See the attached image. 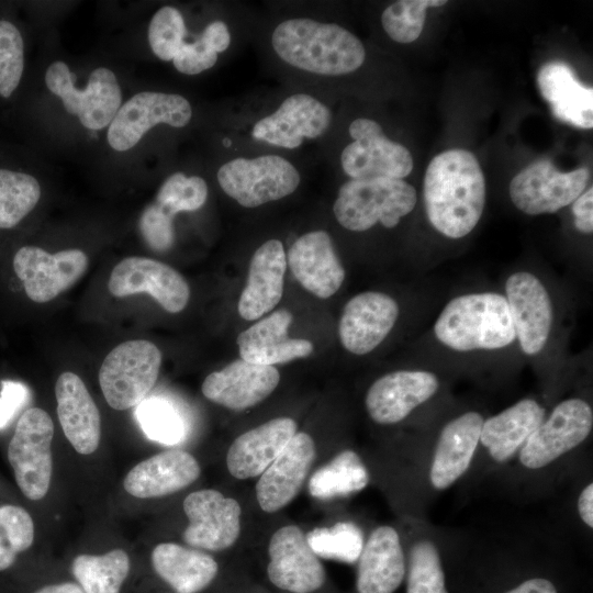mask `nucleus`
I'll list each match as a JSON object with an SVG mask.
<instances>
[{
	"label": "nucleus",
	"mask_w": 593,
	"mask_h": 593,
	"mask_svg": "<svg viewBox=\"0 0 593 593\" xmlns=\"http://www.w3.org/2000/svg\"><path fill=\"white\" fill-rule=\"evenodd\" d=\"M280 381L273 366L236 359L210 373L202 383L203 395L231 410H245L268 398Z\"/></svg>",
	"instance_id": "412c9836"
},
{
	"label": "nucleus",
	"mask_w": 593,
	"mask_h": 593,
	"mask_svg": "<svg viewBox=\"0 0 593 593\" xmlns=\"http://www.w3.org/2000/svg\"><path fill=\"white\" fill-rule=\"evenodd\" d=\"M41 197L37 180L27 174L0 169V228L19 224Z\"/></svg>",
	"instance_id": "c9c22d12"
},
{
	"label": "nucleus",
	"mask_w": 593,
	"mask_h": 593,
	"mask_svg": "<svg viewBox=\"0 0 593 593\" xmlns=\"http://www.w3.org/2000/svg\"><path fill=\"white\" fill-rule=\"evenodd\" d=\"M287 262L300 284L320 299L334 295L345 280V269L325 231L300 236L291 245Z\"/></svg>",
	"instance_id": "5701e85b"
},
{
	"label": "nucleus",
	"mask_w": 593,
	"mask_h": 593,
	"mask_svg": "<svg viewBox=\"0 0 593 593\" xmlns=\"http://www.w3.org/2000/svg\"><path fill=\"white\" fill-rule=\"evenodd\" d=\"M483 421L480 413L470 411L444 426L429 471L435 489L450 486L466 472L480 441Z\"/></svg>",
	"instance_id": "c85d7f7f"
},
{
	"label": "nucleus",
	"mask_w": 593,
	"mask_h": 593,
	"mask_svg": "<svg viewBox=\"0 0 593 593\" xmlns=\"http://www.w3.org/2000/svg\"><path fill=\"white\" fill-rule=\"evenodd\" d=\"M31 399L29 387L22 382L3 380L0 391V429L5 428Z\"/></svg>",
	"instance_id": "de8ad7c7"
},
{
	"label": "nucleus",
	"mask_w": 593,
	"mask_h": 593,
	"mask_svg": "<svg viewBox=\"0 0 593 593\" xmlns=\"http://www.w3.org/2000/svg\"><path fill=\"white\" fill-rule=\"evenodd\" d=\"M156 573L178 593H197L206 588L217 573V563L202 551L174 542L157 545L152 552Z\"/></svg>",
	"instance_id": "473e14b6"
},
{
	"label": "nucleus",
	"mask_w": 593,
	"mask_h": 593,
	"mask_svg": "<svg viewBox=\"0 0 593 593\" xmlns=\"http://www.w3.org/2000/svg\"><path fill=\"white\" fill-rule=\"evenodd\" d=\"M217 53L201 37L193 43H183L172 58L176 69L184 75H197L215 65Z\"/></svg>",
	"instance_id": "49530a36"
},
{
	"label": "nucleus",
	"mask_w": 593,
	"mask_h": 593,
	"mask_svg": "<svg viewBox=\"0 0 593 593\" xmlns=\"http://www.w3.org/2000/svg\"><path fill=\"white\" fill-rule=\"evenodd\" d=\"M506 593H557L555 585L547 579L534 578L524 581Z\"/></svg>",
	"instance_id": "3c124183"
},
{
	"label": "nucleus",
	"mask_w": 593,
	"mask_h": 593,
	"mask_svg": "<svg viewBox=\"0 0 593 593\" xmlns=\"http://www.w3.org/2000/svg\"><path fill=\"white\" fill-rule=\"evenodd\" d=\"M399 314V304L389 294L366 291L353 296L338 324L342 345L354 355L369 354L387 338Z\"/></svg>",
	"instance_id": "a211bd4d"
},
{
	"label": "nucleus",
	"mask_w": 593,
	"mask_h": 593,
	"mask_svg": "<svg viewBox=\"0 0 593 593\" xmlns=\"http://www.w3.org/2000/svg\"><path fill=\"white\" fill-rule=\"evenodd\" d=\"M575 228L583 234L593 232V189L583 191L572 203Z\"/></svg>",
	"instance_id": "09e8293b"
},
{
	"label": "nucleus",
	"mask_w": 593,
	"mask_h": 593,
	"mask_svg": "<svg viewBox=\"0 0 593 593\" xmlns=\"http://www.w3.org/2000/svg\"><path fill=\"white\" fill-rule=\"evenodd\" d=\"M200 37L217 54L225 52L231 44V34L223 21L211 22Z\"/></svg>",
	"instance_id": "8fccbe9b"
},
{
	"label": "nucleus",
	"mask_w": 593,
	"mask_h": 593,
	"mask_svg": "<svg viewBox=\"0 0 593 593\" xmlns=\"http://www.w3.org/2000/svg\"><path fill=\"white\" fill-rule=\"evenodd\" d=\"M406 593H448L439 553L428 540L416 542L410 551Z\"/></svg>",
	"instance_id": "79ce46f5"
},
{
	"label": "nucleus",
	"mask_w": 593,
	"mask_h": 593,
	"mask_svg": "<svg viewBox=\"0 0 593 593\" xmlns=\"http://www.w3.org/2000/svg\"><path fill=\"white\" fill-rule=\"evenodd\" d=\"M208 192L203 178L176 172L161 184L154 202L165 213L175 217L179 212L199 210L205 203Z\"/></svg>",
	"instance_id": "a19ab883"
},
{
	"label": "nucleus",
	"mask_w": 593,
	"mask_h": 593,
	"mask_svg": "<svg viewBox=\"0 0 593 593\" xmlns=\"http://www.w3.org/2000/svg\"><path fill=\"white\" fill-rule=\"evenodd\" d=\"M222 190L244 208H257L293 193L300 184L298 169L278 155L238 157L216 174Z\"/></svg>",
	"instance_id": "423d86ee"
},
{
	"label": "nucleus",
	"mask_w": 593,
	"mask_h": 593,
	"mask_svg": "<svg viewBox=\"0 0 593 593\" xmlns=\"http://www.w3.org/2000/svg\"><path fill=\"white\" fill-rule=\"evenodd\" d=\"M445 347L460 353L497 350L516 340L507 301L496 292H473L451 299L434 324Z\"/></svg>",
	"instance_id": "7ed1b4c3"
},
{
	"label": "nucleus",
	"mask_w": 593,
	"mask_h": 593,
	"mask_svg": "<svg viewBox=\"0 0 593 593\" xmlns=\"http://www.w3.org/2000/svg\"><path fill=\"white\" fill-rule=\"evenodd\" d=\"M537 85L558 120L575 127L592 128L593 89L580 83L568 64L555 60L542 65Z\"/></svg>",
	"instance_id": "7c9ffc66"
},
{
	"label": "nucleus",
	"mask_w": 593,
	"mask_h": 593,
	"mask_svg": "<svg viewBox=\"0 0 593 593\" xmlns=\"http://www.w3.org/2000/svg\"><path fill=\"white\" fill-rule=\"evenodd\" d=\"M348 131L354 141L343 149L340 164L351 179H403L411 174L410 150L389 139L378 122L359 118L350 123Z\"/></svg>",
	"instance_id": "1a4fd4ad"
},
{
	"label": "nucleus",
	"mask_w": 593,
	"mask_h": 593,
	"mask_svg": "<svg viewBox=\"0 0 593 593\" xmlns=\"http://www.w3.org/2000/svg\"><path fill=\"white\" fill-rule=\"evenodd\" d=\"M34 593H85L82 588L72 582H64L43 586Z\"/></svg>",
	"instance_id": "864d4df0"
},
{
	"label": "nucleus",
	"mask_w": 593,
	"mask_h": 593,
	"mask_svg": "<svg viewBox=\"0 0 593 593\" xmlns=\"http://www.w3.org/2000/svg\"><path fill=\"white\" fill-rule=\"evenodd\" d=\"M45 82L51 92L61 99L66 111L77 115L87 128L101 130L110 125L120 109L121 89L115 75L108 68L94 69L87 87L78 89L68 66L55 61L46 70Z\"/></svg>",
	"instance_id": "6e6552de"
},
{
	"label": "nucleus",
	"mask_w": 593,
	"mask_h": 593,
	"mask_svg": "<svg viewBox=\"0 0 593 593\" xmlns=\"http://www.w3.org/2000/svg\"><path fill=\"white\" fill-rule=\"evenodd\" d=\"M445 0H401L396 1L382 13L381 23L387 34L395 42L407 44L421 35L426 9L446 4Z\"/></svg>",
	"instance_id": "58836bf2"
},
{
	"label": "nucleus",
	"mask_w": 593,
	"mask_h": 593,
	"mask_svg": "<svg viewBox=\"0 0 593 593\" xmlns=\"http://www.w3.org/2000/svg\"><path fill=\"white\" fill-rule=\"evenodd\" d=\"M135 417L144 434L164 445H177L183 440L186 427L175 406L159 396L145 398L136 405Z\"/></svg>",
	"instance_id": "e433bc0d"
},
{
	"label": "nucleus",
	"mask_w": 593,
	"mask_h": 593,
	"mask_svg": "<svg viewBox=\"0 0 593 593\" xmlns=\"http://www.w3.org/2000/svg\"><path fill=\"white\" fill-rule=\"evenodd\" d=\"M88 257L80 249L56 254L35 246L20 248L13 258V269L23 282L26 295L34 302L53 300L75 284L86 272Z\"/></svg>",
	"instance_id": "4468645a"
},
{
	"label": "nucleus",
	"mask_w": 593,
	"mask_h": 593,
	"mask_svg": "<svg viewBox=\"0 0 593 593\" xmlns=\"http://www.w3.org/2000/svg\"><path fill=\"white\" fill-rule=\"evenodd\" d=\"M161 353L145 339L127 340L113 348L99 370L107 403L123 411L141 403L157 381Z\"/></svg>",
	"instance_id": "39448f33"
},
{
	"label": "nucleus",
	"mask_w": 593,
	"mask_h": 593,
	"mask_svg": "<svg viewBox=\"0 0 593 593\" xmlns=\"http://www.w3.org/2000/svg\"><path fill=\"white\" fill-rule=\"evenodd\" d=\"M295 433L296 423L292 418L277 417L242 434L227 451L230 473L237 479L261 474Z\"/></svg>",
	"instance_id": "bb28decb"
},
{
	"label": "nucleus",
	"mask_w": 593,
	"mask_h": 593,
	"mask_svg": "<svg viewBox=\"0 0 593 593\" xmlns=\"http://www.w3.org/2000/svg\"><path fill=\"white\" fill-rule=\"evenodd\" d=\"M183 511L189 525L182 538L189 546L216 551L237 540L242 508L236 500L216 490H200L184 499Z\"/></svg>",
	"instance_id": "dca6fc26"
},
{
	"label": "nucleus",
	"mask_w": 593,
	"mask_h": 593,
	"mask_svg": "<svg viewBox=\"0 0 593 593\" xmlns=\"http://www.w3.org/2000/svg\"><path fill=\"white\" fill-rule=\"evenodd\" d=\"M275 53L284 63L316 75L340 76L365 61L360 40L336 23L295 18L279 23L271 34Z\"/></svg>",
	"instance_id": "f03ea898"
},
{
	"label": "nucleus",
	"mask_w": 593,
	"mask_h": 593,
	"mask_svg": "<svg viewBox=\"0 0 593 593\" xmlns=\"http://www.w3.org/2000/svg\"><path fill=\"white\" fill-rule=\"evenodd\" d=\"M128 572L130 558L122 549L80 555L72 562V574L85 593H120Z\"/></svg>",
	"instance_id": "f704fd0d"
},
{
	"label": "nucleus",
	"mask_w": 593,
	"mask_h": 593,
	"mask_svg": "<svg viewBox=\"0 0 593 593\" xmlns=\"http://www.w3.org/2000/svg\"><path fill=\"white\" fill-rule=\"evenodd\" d=\"M589 177L586 168L562 172L550 160H537L512 179L510 198L528 215L555 213L585 190Z\"/></svg>",
	"instance_id": "9d476101"
},
{
	"label": "nucleus",
	"mask_w": 593,
	"mask_h": 593,
	"mask_svg": "<svg viewBox=\"0 0 593 593\" xmlns=\"http://www.w3.org/2000/svg\"><path fill=\"white\" fill-rule=\"evenodd\" d=\"M593 412L588 402L572 398L557 404L521 448L529 469L542 468L580 445L591 433Z\"/></svg>",
	"instance_id": "9b49d317"
},
{
	"label": "nucleus",
	"mask_w": 593,
	"mask_h": 593,
	"mask_svg": "<svg viewBox=\"0 0 593 593\" xmlns=\"http://www.w3.org/2000/svg\"><path fill=\"white\" fill-rule=\"evenodd\" d=\"M199 474V463L191 454L172 449L137 463L126 474L123 485L135 497H158L188 486Z\"/></svg>",
	"instance_id": "cd10ccee"
},
{
	"label": "nucleus",
	"mask_w": 593,
	"mask_h": 593,
	"mask_svg": "<svg viewBox=\"0 0 593 593\" xmlns=\"http://www.w3.org/2000/svg\"><path fill=\"white\" fill-rule=\"evenodd\" d=\"M516 339L528 356L538 355L546 346L553 323L550 294L541 280L529 271H516L505 282Z\"/></svg>",
	"instance_id": "ddd939ff"
},
{
	"label": "nucleus",
	"mask_w": 593,
	"mask_h": 593,
	"mask_svg": "<svg viewBox=\"0 0 593 593\" xmlns=\"http://www.w3.org/2000/svg\"><path fill=\"white\" fill-rule=\"evenodd\" d=\"M34 524L20 506H0V572L9 569L20 552L32 546Z\"/></svg>",
	"instance_id": "ea45409f"
},
{
	"label": "nucleus",
	"mask_w": 593,
	"mask_h": 593,
	"mask_svg": "<svg viewBox=\"0 0 593 593\" xmlns=\"http://www.w3.org/2000/svg\"><path fill=\"white\" fill-rule=\"evenodd\" d=\"M53 436L54 424L51 416L42 409L32 407L19 418L9 443L8 459L15 481L30 500L43 499L49 489Z\"/></svg>",
	"instance_id": "0eeeda50"
},
{
	"label": "nucleus",
	"mask_w": 593,
	"mask_h": 593,
	"mask_svg": "<svg viewBox=\"0 0 593 593\" xmlns=\"http://www.w3.org/2000/svg\"><path fill=\"white\" fill-rule=\"evenodd\" d=\"M416 201L415 188L403 179H351L339 188L333 212L348 231L365 232L378 222L393 228Z\"/></svg>",
	"instance_id": "20e7f679"
},
{
	"label": "nucleus",
	"mask_w": 593,
	"mask_h": 593,
	"mask_svg": "<svg viewBox=\"0 0 593 593\" xmlns=\"http://www.w3.org/2000/svg\"><path fill=\"white\" fill-rule=\"evenodd\" d=\"M55 395L66 438L77 452H94L101 435L100 413L83 381L74 372H63L56 381Z\"/></svg>",
	"instance_id": "a878e982"
},
{
	"label": "nucleus",
	"mask_w": 593,
	"mask_h": 593,
	"mask_svg": "<svg viewBox=\"0 0 593 593\" xmlns=\"http://www.w3.org/2000/svg\"><path fill=\"white\" fill-rule=\"evenodd\" d=\"M437 376L426 370H398L377 379L367 391L365 404L378 424L403 421L438 390Z\"/></svg>",
	"instance_id": "aec40b11"
},
{
	"label": "nucleus",
	"mask_w": 593,
	"mask_h": 593,
	"mask_svg": "<svg viewBox=\"0 0 593 593\" xmlns=\"http://www.w3.org/2000/svg\"><path fill=\"white\" fill-rule=\"evenodd\" d=\"M368 482V471L359 456L344 450L313 473L309 491L314 497L331 499L360 491Z\"/></svg>",
	"instance_id": "72a5a7b5"
},
{
	"label": "nucleus",
	"mask_w": 593,
	"mask_h": 593,
	"mask_svg": "<svg viewBox=\"0 0 593 593\" xmlns=\"http://www.w3.org/2000/svg\"><path fill=\"white\" fill-rule=\"evenodd\" d=\"M287 256L278 239H269L254 253L237 310L246 321H256L270 312L283 294Z\"/></svg>",
	"instance_id": "393cba45"
},
{
	"label": "nucleus",
	"mask_w": 593,
	"mask_h": 593,
	"mask_svg": "<svg viewBox=\"0 0 593 593\" xmlns=\"http://www.w3.org/2000/svg\"><path fill=\"white\" fill-rule=\"evenodd\" d=\"M305 537L316 556L347 563L357 561L363 547L360 528L350 522L314 528Z\"/></svg>",
	"instance_id": "4c0bfd02"
},
{
	"label": "nucleus",
	"mask_w": 593,
	"mask_h": 593,
	"mask_svg": "<svg viewBox=\"0 0 593 593\" xmlns=\"http://www.w3.org/2000/svg\"><path fill=\"white\" fill-rule=\"evenodd\" d=\"M578 510L582 521L593 527V484L590 483L581 492L578 501Z\"/></svg>",
	"instance_id": "603ef678"
},
{
	"label": "nucleus",
	"mask_w": 593,
	"mask_h": 593,
	"mask_svg": "<svg viewBox=\"0 0 593 593\" xmlns=\"http://www.w3.org/2000/svg\"><path fill=\"white\" fill-rule=\"evenodd\" d=\"M192 116L189 101L176 93L144 91L133 96L109 125V145L124 152L134 147L157 124L183 127Z\"/></svg>",
	"instance_id": "f8f14e48"
},
{
	"label": "nucleus",
	"mask_w": 593,
	"mask_h": 593,
	"mask_svg": "<svg viewBox=\"0 0 593 593\" xmlns=\"http://www.w3.org/2000/svg\"><path fill=\"white\" fill-rule=\"evenodd\" d=\"M269 580L293 593H311L325 581V571L303 532L294 525L279 528L269 542Z\"/></svg>",
	"instance_id": "6ab92c4d"
},
{
	"label": "nucleus",
	"mask_w": 593,
	"mask_h": 593,
	"mask_svg": "<svg viewBox=\"0 0 593 593\" xmlns=\"http://www.w3.org/2000/svg\"><path fill=\"white\" fill-rule=\"evenodd\" d=\"M23 40L20 31L8 21H0V96L9 98L23 72Z\"/></svg>",
	"instance_id": "c03bdc74"
},
{
	"label": "nucleus",
	"mask_w": 593,
	"mask_h": 593,
	"mask_svg": "<svg viewBox=\"0 0 593 593\" xmlns=\"http://www.w3.org/2000/svg\"><path fill=\"white\" fill-rule=\"evenodd\" d=\"M314 458L315 445L311 436L295 433L256 484L261 510L273 513L290 503L300 491Z\"/></svg>",
	"instance_id": "4be33fe9"
},
{
	"label": "nucleus",
	"mask_w": 593,
	"mask_h": 593,
	"mask_svg": "<svg viewBox=\"0 0 593 593\" xmlns=\"http://www.w3.org/2000/svg\"><path fill=\"white\" fill-rule=\"evenodd\" d=\"M545 419L544 407L524 399L483 421L480 441L497 462L510 459Z\"/></svg>",
	"instance_id": "2f4dec72"
},
{
	"label": "nucleus",
	"mask_w": 593,
	"mask_h": 593,
	"mask_svg": "<svg viewBox=\"0 0 593 593\" xmlns=\"http://www.w3.org/2000/svg\"><path fill=\"white\" fill-rule=\"evenodd\" d=\"M332 122L331 110L306 93H294L271 114L255 123L253 136L271 145L293 149L305 138L325 134Z\"/></svg>",
	"instance_id": "f3484780"
},
{
	"label": "nucleus",
	"mask_w": 593,
	"mask_h": 593,
	"mask_svg": "<svg viewBox=\"0 0 593 593\" xmlns=\"http://www.w3.org/2000/svg\"><path fill=\"white\" fill-rule=\"evenodd\" d=\"M424 202L436 231L452 239L468 235L485 204V180L475 156L465 149L435 156L424 178Z\"/></svg>",
	"instance_id": "f257e3e1"
},
{
	"label": "nucleus",
	"mask_w": 593,
	"mask_h": 593,
	"mask_svg": "<svg viewBox=\"0 0 593 593\" xmlns=\"http://www.w3.org/2000/svg\"><path fill=\"white\" fill-rule=\"evenodd\" d=\"M109 291L118 298L146 292L169 313L182 311L190 298V288L176 269L137 256L127 257L113 268Z\"/></svg>",
	"instance_id": "2eb2a0df"
},
{
	"label": "nucleus",
	"mask_w": 593,
	"mask_h": 593,
	"mask_svg": "<svg viewBox=\"0 0 593 593\" xmlns=\"http://www.w3.org/2000/svg\"><path fill=\"white\" fill-rule=\"evenodd\" d=\"M184 21L179 10L165 5L152 18L148 42L153 53L161 60H172L184 43Z\"/></svg>",
	"instance_id": "37998d69"
},
{
	"label": "nucleus",
	"mask_w": 593,
	"mask_h": 593,
	"mask_svg": "<svg viewBox=\"0 0 593 593\" xmlns=\"http://www.w3.org/2000/svg\"><path fill=\"white\" fill-rule=\"evenodd\" d=\"M292 314L280 309L254 323L236 338L242 359L262 366H273L305 358L313 351L307 339L289 337Z\"/></svg>",
	"instance_id": "b1692460"
},
{
	"label": "nucleus",
	"mask_w": 593,
	"mask_h": 593,
	"mask_svg": "<svg viewBox=\"0 0 593 593\" xmlns=\"http://www.w3.org/2000/svg\"><path fill=\"white\" fill-rule=\"evenodd\" d=\"M138 227L145 243L152 249L166 251L174 245V217L165 213L155 202L143 211Z\"/></svg>",
	"instance_id": "a18cd8bd"
},
{
	"label": "nucleus",
	"mask_w": 593,
	"mask_h": 593,
	"mask_svg": "<svg viewBox=\"0 0 593 593\" xmlns=\"http://www.w3.org/2000/svg\"><path fill=\"white\" fill-rule=\"evenodd\" d=\"M405 573L400 538L390 526L376 528L359 556L358 593H393Z\"/></svg>",
	"instance_id": "c756f323"
}]
</instances>
